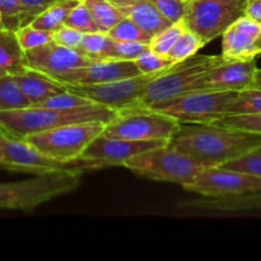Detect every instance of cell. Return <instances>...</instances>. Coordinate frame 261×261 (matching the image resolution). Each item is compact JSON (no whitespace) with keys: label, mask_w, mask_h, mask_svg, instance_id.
I'll use <instances>...</instances> for the list:
<instances>
[{"label":"cell","mask_w":261,"mask_h":261,"mask_svg":"<svg viewBox=\"0 0 261 261\" xmlns=\"http://www.w3.org/2000/svg\"><path fill=\"white\" fill-rule=\"evenodd\" d=\"M82 37H83V33L65 24H63L54 32V41L56 43L70 48H78Z\"/></svg>","instance_id":"ab89813d"},{"label":"cell","mask_w":261,"mask_h":261,"mask_svg":"<svg viewBox=\"0 0 261 261\" xmlns=\"http://www.w3.org/2000/svg\"><path fill=\"white\" fill-rule=\"evenodd\" d=\"M112 42L114 40L105 32L98 31V32L83 33L78 50L92 60H102L111 47Z\"/></svg>","instance_id":"484cf974"},{"label":"cell","mask_w":261,"mask_h":261,"mask_svg":"<svg viewBox=\"0 0 261 261\" xmlns=\"http://www.w3.org/2000/svg\"><path fill=\"white\" fill-rule=\"evenodd\" d=\"M12 76L19 86L20 91L30 99L31 106L40 103L43 99L48 98L54 94L65 91V88L58 82L53 81L48 76L32 70V69H27L24 73Z\"/></svg>","instance_id":"ffe728a7"},{"label":"cell","mask_w":261,"mask_h":261,"mask_svg":"<svg viewBox=\"0 0 261 261\" xmlns=\"http://www.w3.org/2000/svg\"><path fill=\"white\" fill-rule=\"evenodd\" d=\"M245 15L261 24V0H247Z\"/></svg>","instance_id":"60d3db41"},{"label":"cell","mask_w":261,"mask_h":261,"mask_svg":"<svg viewBox=\"0 0 261 261\" xmlns=\"http://www.w3.org/2000/svg\"><path fill=\"white\" fill-rule=\"evenodd\" d=\"M3 75H7V73H5V71L3 70V69H0V76H3Z\"/></svg>","instance_id":"7bdbcfd3"},{"label":"cell","mask_w":261,"mask_h":261,"mask_svg":"<svg viewBox=\"0 0 261 261\" xmlns=\"http://www.w3.org/2000/svg\"><path fill=\"white\" fill-rule=\"evenodd\" d=\"M83 3L91 12L101 32L107 33L124 18V15L110 0H83Z\"/></svg>","instance_id":"603a6c76"},{"label":"cell","mask_w":261,"mask_h":261,"mask_svg":"<svg viewBox=\"0 0 261 261\" xmlns=\"http://www.w3.org/2000/svg\"><path fill=\"white\" fill-rule=\"evenodd\" d=\"M134 60H114L102 59L92 61L83 68L73 69L58 75L48 76L59 84H98L106 82L121 81L140 75Z\"/></svg>","instance_id":"9a60e30c"},{"label":"cell","mask_w":261,"mask_h":261,"mask_svg":"<svg viewBox=\"0 0 261 261\" xmlns=\"http://www.w3.org/2000/svg\"><path fill=\"white\" fill-rule=\"evenodd\" d=\"M217 124L261 134V114L226 115L221 120H218Z\"/></svg>","instance_id":"d590c367"},{"label":"cell","mask_w":261,"mask_h":261,"mask_svg":"<svg viewBox=\"0 0 261 261\" xmlns=\"http://www.w3.org/2000/svg\"><path fill=\"white\" fill-rule=\"evenodd\" d=\"M226 59L222 55H194L186 60L173 64L158 74L147 86L138 106L133 110L147 109L158 102L177 98L194 92L195 82ZM130 111V110H129Z\"/></svg>","instance_id":"277c9868"},{"label":"cell","mask_w":261,"mask_h":261,"mask_svg":"<svg viewBox=\"0 0 261 261\" xmlns=\"http://www.w3.org/2000/svg\"><path fill=\"white\" fill-rule=\"evenodd\" d=\"M185 30L186 25L182 19L178 20V22L172 23V24L168 25L167 28L161 31L160 33L153 36L152 40H150L149 42V48L152 51H154V53L160 54V55L167 56L168 51H170L171 47L175 45L177 38L182 35V32Z\"/></svg>","instance_id":"f1b7e54d"},{"label":"cell","mask_w":261,"mask_h":261,"mask_svg":"<svg viewBox=\"0 0 261 261\" xmlns=\"http://www.w3.org/2000/svg\"><path fill=\"white\" fill-rule=\"evenodd\" d=\"M149 48V45L142 42H132V41H115L107 51L105 59L114 60H135L143 51Z\"/></svg>","instance_id":"e575fe53"},{"label":"cell","mask_w":261,"mask_h":261,"mask_svg":"<svg viewBox=\"0 0 261 261\" xmlns=\"http://www.w3.org/2000/svg\"><path fill=\"white\" fill-rule=\"evenodd\" d=\"M149 2L171 23L182 19L189 4L188 0H149Z\"/></svg>","instance_id":"8d00e7d4"},{"label":"cell","mask_w":261,"mask_h":261,"mask_svg":"<svg viewBox=\"0 0 261 261\" xmlns=\"http://www.w3.org/2000/svg\"><path fill=\"white\" fill-rule=\"evenodd\" d=\"M79 2L81 0H58L54 4H51L47 9L43 10L41 14H38L30 24H32L36 28H40V30L54 33L64 24L69 13Z\"/></svg>","instance_id":"7402d4cb"},{"label":"cell","mask_w":261,"mask_h":261,"mask_svg":"<svg viewBox=\"0 0 261 261\" xmlns=\"http://www.w3.org/2000/svg\"><path fill=\"white\" fill-rule=\"evenodd\" d=\"M205 45L206 43L201 40V37H199L194 31L186 28L182 35L177 38L175 45L168 51L167 58H170L175 64L180 63L196 55V53Z\"/></svg>","instance_id":"d4e9b609"},{"label":"cell","mask_w":261,"mask_h":261,"mask_svg":"<svg viewBox=\"0 0 261 261\" xmlns=\"http://www.w3.org/2000/svg\"><path fill=\"white\" fill-rule=\"evenodd\" d=\"M64 24L79 31L81 33L98 32L99 31L96 22H94L93 17H92L91 12H89L88 8L86 7L83 0H81V2L71 9V12L69 13L68 18L65 19ZM99 32H101V31H99Z\"/></svg>","instance_id":"4dcf8cb0"},{"label":"cell","mask_w":261,"mask_h":261,"mask_svg":"<svg viewBox=\"0 0 261 261\" xmlns=\"http://www.w3.org/2000/svg\"><path fill=\"white\" fill-rule=\"evenodd\" d=\"M107 35L115 41H132V42H142L149 45L153 36L145 32L144 30L135 24L127 18H122L117 24H115Z\"/></svg>","instance_id":"83f0119b"},{"label":"cell","mask_w":261,"mask_h":261,"mask_svg":"<svg viewBox=\"0 0 261 261\" xmlns=\"http://www.w3.org/2000/svg\"><path fill=\"white\" fill-rule=\"evenodd\" d=\"M181 206L205 209L217 212H237V211H255L261 209V191L259 193L241 194V195L227 196H203L201 199H194L181 204Z\"/></svg>","instance_id":"d6986e66"},{"label":"cell","mask_w":261,"mask_h":261,"mask_svg":"<svg viewBox=\"0 0 261 261\" xmlns=\"http://www.w3.org/2000/svg\"><path fill=\"white\" fill-rule=\"evenodd\" d=\"M105 125L99 121L76 122L28 135L24 140L43 154L68 162L81 158L89 143L102 134Z\"/></svg>","instance_id":"ba28073f"},{"label":"cell","mask_w":261,"mask_h":261,"mask_svg":"<svg viewBox=\"0 0 261 261\" xmlns=\"http://www.w3.org/2000/svg\"><path fill=\"white\" fill-rule=\"evenodd\" d=\"M236 91H198L150 105L147 110L172 116L180 124H214L227 115Z\"/></svg>","instance_id":"8992f818"},{"label":"cell","mask_w":261,"mask_h":261,"mask_svg":"<svg viewBox=\"0 0 261 261\" xmlns=\"http://www.w3.org/2000/svg\"><path fill=\"white\" fill-rule=\"evenodd\" d=\"M252 88H260L261 89V68H256L254 75V86Z\"/></svg>","instance_id":"b9f144b4"},{"label":"cell","mask_w":261,"mask_h":261,"mask_svg":"<svg viewBox=\"0 0 261 261\" xmlns=\"http://www.w3.org/2000/svg\"><path fill=\"white\" fill-rule=\"evenodd\" d=\"M24 56L28 69L38 71L46 76L58 75L73 69L83 68L94 61L78 48L65 47L54 40L24 51Z\"/></svg>","instance_id":"4fadbf2b"},{"label":"cell","mask_w":261,"mask_h":261,"mask_svg":"<svg viewBox=\"0 0 261 261\" xmlns=\"http://www.w3.org/2000/svg\"><path fill=\"white\" fill-rule=\"evenodd\" d=\"M3 28H5V27H4V24H3V23H0V31H2Z\"/></svg>","instance_id":"ee69618b"},{"label":"cell","mask_w":261,"mask_h":261,"mask_svg":"<svg viewBox=\"0 0 261 261\" xmlns=\"http://www.w3.org/2000/svg\"><path fill=\"white\" fill-rule=\"evenodd\" d=\"M101 162L84 158L63 161L43 154L24 139H17L2 134L0 137V168L13 172H27L33 175H43L56 171H78L87 172L105 168Z\"/></svg>","instance_id":"5b68a950"},{"label":"cell","mask_w":261,"mask_h":261,"mask_svg":"<svg viewBox=\"0 0 261 261\" xmlns=\"http://www.w3.org/2000/svg\"><path fill=\"white\" fill-rule=\"evenodd\" d=\"M256 60H224L206 75L195 82L194 92L198 91H244L252 88L256 70Z\"/></svg>","instance_id":"e0dca14e"},{"label":"cell","mask_w":261,"mask_h":261,"mask_svg":"<svg viewBox=\"0 0 261 261\" xmlns=\"http://www.w3.org/2000/svg\"><path fill=\"white\" fill-rule=\"evenodd\" d=\"M140 177L165 181L184 186L190 184L203 170L193 158L172 149L168 145L154 148L130 158L122 165Z\"/></svg>","instance_id":"52a82bcc"},{"label":"cell","mask_w":261,"mask_h":261,"mask_svg":"<svg viewBox=\"0 0 261 261\" xmlns=\"http://www.w3.org/2000/svg\"><path fill=\"white\" fill-rule=\"evenodd\" d=\"M167 145L203 167H218L261 145V134L221 124H181Z\"/></svg>","instance_id":"6da1fadb"},{"label":"cell","mask_w":261,"mask_h":261,"mask_svg":"<svg viewBox=\"0 0 261 261\" xmlns=\"http://www.w3.org/2000/svg\"><path fill=\"white\" fill-rule=\"evenodd\" d=\"M83 172L56 171L36 175L31 180L0 184V209L32 212L56 196L71 193L81 184Z\"/></svg>","instance_id":"3957f363"},{"label":"cell","mask_w":261,"mask_h":261,"mask_svg":"<svg viewBox=\"0 0 261 261\" xmlns=\"http://www.w3.org/2000/svg\"><path fill=\"white\" fill-rule=\"evenodd\" d=\"M2 23L8 30L15 31L22 27V10L19 0H0Z\"/></svg>","instance_id":"74e56055"},{"label":"cell","mask_w":261,"mask_h":261,"mask_svg":"<svg viewBox=\"0 0 261 261\" xmlns=\"http://www.w3.org/2000/svg\"><path fill=\"white\" fill-rule=\"evenodd\" d=\"M15 36H17L20 47L24 51L38 47L41 45H45V43L54 40L53 32L36 28L32 24H30V23L15 30Z\"/></svg>","instance_id":"1f68e13d"},{"label":"cell","mask_w":261,"mask_h":261,"mask_svg":"<svg viewBox=\"0 0 261 261\" xmlns=\"http://www.w3.org/2000/svg\"><path fill=\"white\" fill-rule=\"evenodd\" d=\"M166 70V69H165ZM163 70L152 74H140L121 81L98 84H61L66 91L83 96L93 103L110 107L117 112L129 111L138 106L148 84Z\"/></svg>","instance_id":"8fae6325"},{"label":"cell","mask_w":261,"mask_h":261,"mask_svg":"<svg viewBox=\"0 0 261 261\" xmlns=\"http://www.w3.org/2000/svg\"><path fill=\"white\" fill-rule=\"evenodd\" d=\"M247 0H195L189 2L182 20L205 43L221 37L224 31L245 15Z\"/></svg>","instance_id":"30bf717a"},{"label":"cell","mask_w":261,"mask_h":261,"mask_svg":"<svg viewBox=\"0 0 261 261\" xmlns=\"http://www.w3.org/2000/svg\"><path fill=\"white\" fill-rule=\"evenodd\" d=\"M218 167L239 171V172L249 173V175L261 177V145L250 150V152L245 153L244 155L236 158V160L222 163Z\"/></svg>","instance_id":"f546056e"},{"label":"cell","mask_w":261,"mask_h":261,"mask_svg":"<svg viewBox=\"0 0 261 261\" xmlns=\"http://www.w3.org/2000/svg\"><path fill=\"white\" fill-rule=\"evenodd\" d=\"M119 12L145 32L155 36L171 25L172 23L166 19L149 0H110Z\"/></svg>","instance_id":"ac0fdd59"},{"label":"cell","mask_w":261,"mask_h":261,"mask_svg":"<svg viewBox=\"0 0 261 261\" xmlns=\"http://www.w3.org/2000/svg\"><path fill=\"white\" fill-rule=\"evenodd\" d=\"M2 134H3V133H2V132H0V137H2Z\"/></svg>","instance_id":"7dc6e473"},{"label":"cell","mask_w":261,"mask_h":261,"mask_svg":"<svg viewBox=\"0 0 261 261\" xmlns=\"http://www.w3.org/2000/svg\"><path fill=\"white\" fill-rule=\"evenodd\" d=\"M31 102L12 75L0 76V111L30 107Z\"/></svg>","instance_id":"cb8c5ba5"},{"label":"cell","mask_w":261,"mask_h":261,"mask_svg":"<svg viewBox=\"0 0 261 261\" xmlns=\"http://www.w3.org/2000/svg\"><path fill=\"white\" fill-rule=\"evenodd\" d=\"M0 69L9 75H17L27 70L24 50L20 47L15 31L3 28L0 31Z\"/></svg>","instance_id":"44dd1931"},{"label":"cell","mask_w":261,"mask_h":261,"mask_svg":"<svg viewBox=\"0 0 261 261\" xmlns=\"http://www.w3.org/2000/svg\"><path fill=\"white\" fill-rule=\"evenodd\" d=\"M180 125L177 120L162 112L130 110L119 112L116 119L105 125L102 134L127 140H170Z\"/></svg>","instance_id":"9c48e42d"},{"label":"cell","mask_w":261,"mask_h":261,"mask_svg":"<svg viewBox=\"0 0 261 261\" xmlns=\"http://www.w3.org/2000/svg\"><path fill=\"white\" fill-rule=\"evenodd\" d=\"M184 190L201 196H227L261 191V177L221 167H204Z\"/></svg>","instance_id":"7c38bea8"},{"label":"cell","mask_w":261,"mask_h":261,"mask_svg":"<svg viewBox=\"0 0 261 261\" xmlns=\"http://www.w3.org/2000/svg\"><path fill=\"white\" fill-rule=\"evenodd\" d=\"M134 63L142 74L157 73V71L168 69L170 66H172L173 64H175L170 58L160 55V54L154 53V51H152L150 48H147L145 51H143V53L135 59Z\"/></svg>","instance_id":"836d02e7"},{"label":"cell","mask_w":261,"mask_h":261,"mask_svg":"<svg viewBox=\"0 0 261 261\" xmlns=\"http://www.w3.org/2000/svg\"><path fill=\"white\" fill-rule=\"evenodd\" d=\"M222 56L226 60L249 61L261 56V24L242 15L222 35Z\"/></svg>","instance_id":"2e32d148"},{"label":"cell","mask_w":261,"mask_h":261,"mask_svg":"<svg viewBox=\"0 0 261 261\" xmlns=\"http://www.w3.org/2000/svg\"><path fill=\"white\" fill-rule=\"evenodd\" d=\"M55 2L58 0H19L20 10H22V25L32 22L38 14H41Z\"/></svg>","instance_id":"f35d334b"},{"label":"cell","mask_w":261,"mask_h":261,"mask_svg":"<svg viewBox=\"0 0 261 261\" xmlns=\"http://www.w3.org/2000/svg\"><path fill=\"white\" fill-rule=\"evenodd\" d=\"M168 140H127L99 134L82 153L81 158L109 166H122L127 160L154 148L167 145Z\"/></svg>","instance_id":"5bb4252c"},{"label":"cell","mask_w":261,"mask_h":261,"mask_svg":"<svg viewBox=\"0 0 261 261\" xmlns=\"http://www.w3.org/2000/svg\"><path fill=\"white\" fill-rule=\"evenodd\" d=\"M0 23H2V13H0Z\"/></svg>","instance_id":"f6af8a7d"},{"label":"cell","mask_w":261,"mask_h":261,"mask_svg":"<svg viewBox=\"0 0 261 261\" xmlns=\"http://www.w3.org/2000/svg\"><path fill=\"white\" fill-rule=\"evenodd\" d=\"M93 102L88 98L70 91H63L60 93H56L48 98L43 99L42 102L37 105H33L36 107H48V109H75V107L88 106Z\"/></svg>","instance_id":"d6a6232c"},{"label":"cell","mask_w":261,"mask_h":261,"mask_svg":"<svg viewBox=\"0 0 261 261\" xmlns=\"http://www.w3.org/2000/svg\"><path fill=\"white\" fill-rule=\"evenodd\" d=\"M119 112L102 105L92 103L75 109H48L30 106L24 109L0 111V132L17 139L45 130L55 129L76 122L99 121L109 124Z\"/></svg>","instance_id":"7a4b0ae2"},{"label":"cell","mask_w":261,"mask_h":261,"mask_svg":"<svg viewBox=\"0 0 261 261\" xmlns=\"http://www.w3.org/2000/svg\"><path fill=\"white\" fill-rule=\"evenodd\" d=\"M261 114V89L249 88L239 92V96L229 106L227 115Z\"/></svg>","instance_id":"4316f807"},{"label":"cell","mask_w":261,"mask_h":261,"mask_svg":"<svg viewBox=\"0 0 261 261\" xmlns=\"http://www.w3.org/2000/svg\"><path fill=\"white\" fill-rule=\"evenodd\" d=\"M188 2H195V0H188Z\"/></svg>","instance_id":"bcb514c9"}]
</instances>
